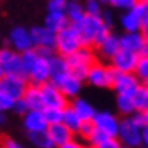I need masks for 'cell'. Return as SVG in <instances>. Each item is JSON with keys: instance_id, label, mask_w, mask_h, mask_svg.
Wrapping results in <instances>:
<instances>
[{"instance_id": "cell-1", "label": "cell", "mask_w": 148, "mask_h": 148, "mask_svg": "<svg viewBox=\"0 0 148 148\" xmlns=\"http://www.w3.org/2000/svg\"><path fill=\"white\" fill-rule=\"evenodd\" d=\"M80 41H82V47H98L104 39L110 35V27L106 26L101 17H94V15H85L83 20L77 24H74Z\"/></svg>"}, {"instance_id": "cell-2", "label": "cell", "mask_w": 148, "mask_h": 148, "mask_svg": "<svg viewBox=\"0 0 148 148\" xmlns=\"http://www.w3.org/2000/svg\"><path fill=\"white\" fill-rule=\"evenodd\" d=\"M80 47H82V41L80 36L76 30L74 26H66L65 29L56 33V39H55V53L62 58H68L74 55Z\"/></svg>"}, {"instance_id": "cell-3", "label": "cell", "mask_w": 148, "mask_h": 148, "mask_svg": "<svg viewBox=\"0 0 148 148\" xmlns=\"http://www.w3.org/2000/svg\"><path fill=\"white\" fill-rule=\"evenodd\" d=\"M65 60H66L70 73L74 77H77L83 82L86 79V74H88L91 65L95 62V56H94V53L89 47H80L74 55L65 58Z\"/></svg>"}, {"instance_id": "cell-4", "label": "cell", "mask_w": 148, "mask_h": 148, "mask_svg": "<svg viewBox=\"0 0 148 148\" xmlns=\"http://www.w3.org/2000/svg\"><path fill=\"white\" fill-rule=\"evenodd\" d=\"M140 132H142V129H139V127L130 119V116H127V118H123L119 121V130H118L116 139L119 140L121 147L138 148V147L142 145Z\"/></svg>"}, {"instance_id": "cell-5", "label": "cell", "mask_w": 148, "mask_h": 148, "mask_svg": "<svg viewBox=\"0 0 148 148\" xmlns=\"http://www.w3.org/2000/svg\"><path fill=\"white\" fill-rule=\"evenodd\" d=\"M113 74H115V71L110 66L100 62H94L85 80H88V83H91L95 88H110L113 83Z\"/></svg>"}, {"instance_id": "cell-6", "label": "cell", "mask_w": 148, "mask_h": 148, "mask_svg": "<svg viewBox=\"0 0 148 148\" xmlns=\"http://www.w3.org/2000/svg\"><path fill=\"white\" fill-rule=\"evenodd\" d=\"M119 121L121 119L110 110H97L95 116L92 118V124L107 138H116L119 130Z\"/></svg>"}, {"instance_id": "cell-7", "label": "cell", "mask_w": 148, "mask_h": 148, "mask_svg": "<svg viewBox=\"0 0 148 148\" xmlns=\"http://www.w3.org/2000/svg\"><path fill=\"white\" fill-rule=\"evenodd\" d=\"M0 66L3 68L5 76H20L24 77L23 65H21V56L20 53L14 51L12 49H0Z\"/></svg>"}, {"instance_id": "cell-8", "label": "cell", "mask_w": 148, "mask_h": 148, "mask_svg": "<svg viewBox=\"0 0 148 148\" xmlns=\"http://www.w3.org/2000/svg\"><path fill=\"white\" fill-rule=\"evenodd\" d=\"M27 79L20 76H3L0 80V92L8 95L15 101L18 98H23L26 88H27Z\"/></svg>"}, {"instance_id": "cell-9", "label": "cell", "mask_w": 148, "mask_h": 148, "mask_svg": "<svg viewBox=\"0 0 148 148\" xmlns=\"http://www.w3.org/2000/svg\"><path fill=\"white\" fill-rule=\"evenodd\" d=\"M41 92L45 109H65L68 106V98L60 92V89L55 83L51 82L44 83L41 86Z\"/></svg>"}, {"instance_id": "cell-10", "label": "cell", "mask_w": 148, "mask_h": 148, "mask_svg": "<svg viewBox=\"0 0 148 148\" xmlns=\"http://www.w3.org/2000/svg\"><path fill=\"white\" fill-rule=\"evenodd\" d=\"M140 86L139 80L133 73H116L113 74L112 88L115 89L116 95H133L134 91Z\"/></svg>"}, {"instance_id": "cell-11", "label": "cell", "mask_w": 148, "mask_h": 148, "mask_svg": "<svg viewBox=\"0 0 148 148\" xmlns=\"http://www.w3.org/2000/svg\"><path fill=\"white\" fill-rule=\"evenodd\" d=\"M9 44H11V49L17 53H20V55L27 51V50H32L33 44H32L29 29L21 27V26L14 27L9 33Z\"/></svg>"}, {"instance_id": "cell-12", "label": "cell", "mask_w": 148, "mask_h": 148, "mask_svg": "<svg viewBox=\"0 0 148 148\" xmlns=\"http://www.w3.org/2000/svg\"><path fill=\"white\" fill-rule=\"evenodd\" d=\"M138 59L139 55H134V53L125 51V50H119L109 62H110V68L116 73H134Z\"/></svg>"}, {"instance_id": "cell-13", "label": "cell", "mask_w": 148, "mask_h": 148, "mask_svg": "<svg viewBox=\"0 0 148 148\" xmlns=\"http://www.w3.org/2000/svg\"><path fill=\"white\" fill-rule=\"evenodd\" d=\"M145 45H147V41L140 32H124L119 36L121 50H125V51H130L140 56L145 50Z\"/></svg>"}, {"instance_id": "cell-14", "label": "cell", "mask_w": 148, "mask_h": 148, "mask_svg": "<svg viewBox=\"0 0 148 148\" xmlns=\"http://www.w3.org/2000/svg\"><path fill=\"white\" fill-rule=\"evenodd\" d=\"M26 79L30 82V85L42 86L44 83L50 82V70H49V60L39 58L36 59V62L33 64V66L29 70Z\"/></svg>"}, {"instance_id": "cell-15", "label": "cell", "mask_w": 148, "mask_h": 148, "mask_svg": "<svg viewBox=\"0 0 148 148\" xmlns=\"http://www.w3.org/2000/svg\"><path fill=\"white\" fill-rule=\"evenodd\" d=\"M30 32V38H32V44L33 49H55V39H56V33L50 32L44 26H33L32 29H29Z\"/></svg>"}, {"instance_id": "cell-16", "label": "cell", "mask_w": 148, "mask_h": 148, "mask_svg": "<svg viewBox=\"0 0 148 148\" xmlns=\"http://www.w3.org/2000/svg\"><path fill=\"white\" fill-rule=\"evenodd\" d=\"M23 125L27 130V133L45 132L49 127L42 110H27L23 115Z\"/></svg>"}, {"instance_id": "cell-17", "label": "cell", "mask_w": 148, "mask_h": 148, "mask_svg": "<svg viewBox=\"0 0 148 148\" xmlns=\"http://www.w3.org/2000/svg\"><path fill=\"white\" fill-rule=\"evenodd\" d=\"M58 88L60 89V92L64 94L66 98H77L79 92L82 91V85L83 82L77 77H74L71 73H68L66 76H64L59 82L55 83Z\"/></svg>"}, {"instance_id": "cell-18", "label": "cell", "mask_w": 148, "mask_h": 148, "mask_svg": "<svg viewBox=\"0 0 148 148\" xmlns=\"http://www.w3.org/2000/svg\"><path fill=\"white\" fill-rule=\"evenodd\" d=\"M47 134H49V138H50V140H51V144H53L55 148L62 147L64 144H66V142H70L71 139H74L73 138L74 133L70 132L62 123L49 125L47 127Z\"/></svg>"}, {"instance_id": "cell-19", "label": "cell", "mask_w": 148, "mask_h": 148, "mask_svg": "<svg viewBox=\"0 0 148 148\" xmlns=\"http://www.w3.org/2000/svg\"><path fill=\"white\" fill-rule=\"evenodd\" d=\"M23 100L27 104L29 110H44V98H42V92H41V86L36 85H27L26 92L23 95Z\"/></svg>"}, {"instance_id": "cell-20", "label": "cell", "mask_w": 148, "mask_h": 148, "mask_svg": "<svg viewBox=\"0 0 148 148\" xmlns=\"http://www.w3.org/2000/svg\"><path fill=\"white\" fill-rule=\"evenodd\" d=\"M49 70H50V82L51 83L59 82L64 76H66L70 73L65 58L56 55V53L49 59Z\"/></svg>"}, {"instance_id": "cell-21", "label": "cell", "mask_w": 148, "mask_h": 148, "mask_svg": "<svg viewBox=\"0 0 148 148\" xmlns=\"http://www.w3.org/2000/svg\"><path fill=\"white\" fill-rule=\"evenodd\" d=\"M71 107H73V110L76 112V115L80 118L82 123H85V121H92V118L95 116V113H97V109L88 101V100L80 98V97L73 100Z\"/></svg>"}, {"instance_id": "cell-22", "label": "cell", "mask_w": 148, "mask_h": 148, "mask_svg": "<svg viewBox=\"0 0 148 148\" xmlns=\"http://www.w3.org/2000/svg\"><path fill=\"white\" fill-rule=\"evenodd\" d=\"M66 26H70L68 18H66L65 12H49L44 20V27H47L50 32L58 33Z\"/></svg>"}, {"instance_id": "cell-23", "label": "cell", "mask_w": 148, "mask_h": 148, "mask_svg": "<svg viewBox=\"0 0 148 148\" xmlns=\"http://www.w3.org/2000/svg\"><path fill=\"white\" fill-rule=\"evenodd\" d=\"M97 49H98L100 56L104 58V59H107V60H110V59L121 50V47H119V36L110 33V35L107 36L104 41L97 47Z\"/></svg>"}, {"instance_id": "cell-24", "label": "cell", "mask_w": 148, "mask_h": 148, "mask_svg": "<svg viewBox=\"0 0 148 148\" xmlns=\"http://www.w3.org/2000/svg\"><path fill=\"white\" fill-rule=\"evenodd\" d=\"M65 15H66V18H68V23L71 26H74V24L82 21L86 14H85L83 6L79 2H76V0H71L70 2L68 0V5H66V9H65Z\"/></svg>"}, {"instance_id": "cell-25", "label": "cell", "mask_w": 148, "mask_h": 148, "mask_svg": "<svg viewBox=\"0 0 148 148\" xmlns=\"http://www.w3.org/2000/svg\"><path fill=\"white\" fill-rule=\"evenodd\" d=\"M121 26H123L124 32H140L142 21L132 9H129V11H124V14L121 15Z\"/></svg>"}, {"instance_id": "cell-26", "label": "cell", "mask_w": 148, "mask_h": 148, "mask_svg": "<svg viewBox=\"0 0 148 148\" xmlns=\"http://www.w3.org/2000/svg\"><path fill=\"white\" fill-rule=\"evenodd\" d=\"M62 124L70 132H73L74 134L79 132L80 125H82V121H80V118L76 115V112L73 110L71 106H66L65 109L62 110Z\"/></svg>"}, {"instance_id": "cell-27", "label": "cell", "mask_w": 148, "mask_h": 148, "mask_svg": "<svg viewBox=\"0 0 148 148\" xmlns=\"http://www.w3.org/2000/svg\"><path fill=\"white\" fill-rule=\"evenodd\" d=\"M116 109L119 110V113H123L124 118L132 116L136 112L133 95H116Z\"/></svg>"}, {"instance_id": "cell-28", "label": "cell", "mask_w": 148, "mask_h": 148, "mask_svg": "<svg viewBox=\"0 0 148 148\" xmlns=\"http://www.w3.org/2000/svg\"><path fill=\"white\" fill-rule=\"evenodd\" d=\"M133 74L136 76V79L139 80L140 85L148 86V55H140L139 56Z\"/></svg>"}, {"instance_id": "cell-29", "label": "cell", "mask_w": 148, "mask_h": 148, "mask_svg": "<svg viewBox=\"0 0 148 148\" xmlns=\"http://www.w3.org/2000/svg\"><path fill=\"white\" fill-rule=\"evenodd\" d=\"M133 101L136 112H145L148 110V86L140 85L133 94Z\"/></svg>"}, {"instance_id": "cell-30", "label": "cell", "mask_w": 148, "mask_h": 148, "mask_svg": "<svg viewBox=\"0 0 148 148\" xmlns=\"http://www.w3.org/2000/svg\"><path fill=\"white\" fill-rule=\"evenodd\" d=\"M29 140L38 148H55L51 144V140L47 134V130L45 132H36V133H29Z\"/></svg>"}, {"instance_id": "cell-31", "label": "cell", "mask_w": 148, "mask_h": 148, "mask_svg": "<svg viewBox=\"0 0 148 148\" xmlns=\"http://www.w3.org/2000/svg\"><path fill=\"white\" fill-rule=\"evenodd\" d=\"M20 56H21V65H23V71H24V77H26L27 73H29V70L33 66V64L36 62L38 55H36L35 49H32V50H27V51L21 53Z\"/></svg>"}, {"instance_id": "cell-32", "label": "cell", "mask_w": 148, "mask_h": 148, "mask_svg": "<svg viewBox=\"0 0 148 148\" xmlns=\"http://www.w3.org/2000/svg\"><path fill=\"white\" fill-rule=\"evenodd\" d=\"M85 14L86 15H94V17H101L103 11H101V5H100L97 0H85L83 5Z\"/></svg>"}, {"instance_id": "cell-33", "label": "cell", "mask_w": 148, "mask_h": 148, "mask_svg": "<svg viewBox=\"0 0 148 148\" xmlns=\"http://www.w3.org/2000/svg\"><path fill=\"white\" fill-rule=\"evenodd\" d=\"M62 110L64 109H44V116L47 124L51 125V124H59L62 123Z\"/></svg>"}, {"instance_id": "cell-34", "label": "cell", "mask_w": 148, "mask_h": 148, "mask_svg": "<svg viewBox=\"0 0 148 148\" xmlns=\"http://www.w3.org/2000/svg\"><path fill=\"white\" fill-rule=\"evenodd\" d=\"M132 11L138 15V18L142 21V24L148 20V2H136Z\"/></svg>"}, {"instance_id": "cell-35", "label": "cell", "mask_w": 148, "mask_h": 148, "mask_svg": "<svg viewBox=\"0 0 148 148\" xmlns=\"http://www.w3.org/2000/svg\"><path fill=\"white\" fill-rule=\"evenodd\" d=\"M106 139H107V136H106V134H104V133H101V132H100V130H97L95 127H94V130H92V133H91V134H89V136L86 138L85 140H86V142L89 144V148H94V147H95V145H98V144H101L103 140H106Z\"/></svg>"}, {"instance_id": "cell-36", "label": "cell", "mask_w": 148, "mask_h": 148, "mask_svg": "<svg viewBox=\"0 0 148 148\" xmlns=\"http://www.w3.org/2000/svg\"><path fill=\"white\" fill-rule=\"evenodd\" d=\"M66 5H68V0H49L47 8H49V12H65Z\"/></svg>"}, {"instance_id": "cell-37", "label": "cell", "mask_w": 148, "mask_h": 148, "mask_svg": "<svg viewBox=\"0 0 148 148\" xmlns=\"http://www.w3.org/2000/svg\"><path fill=\"white\" fill-rule=\"evenodd\" d=\"M109 3L116 9H121V11H129L132 9L136 0H109Z\"/></svg>"}, {"instance_id": "cell-38", "label": "cell", "mask_w": 148, "mask_h": 148, "mask_svg": "<svg viewBox=\"0 0 148 148\" xmlns=\"http://www.w3.org/2000/svg\"><path fill=\"white\" fill-rule=\"evenodd\" d=\"M92 130H94V124H92V121H85V123H82V125H80V129H79L77 134H79L80 138L86 139V138H88L89 134L92 133Z\"/></svg>"}, {"instance_id": "cell-39", "label": "cell", "mask_w": 148, "mask_h": 148, "mask_svg": "<svg viewBox=\"0 0 148 148\" xmlns=\"http://www.w3.org/2000/svg\"><path fill=\"white\" fill-rule=\"evenodd\" d=\"M12 106H14V100L0 92V112L5 113L6 110H12Z\"/></svg>"}, {"instance_id": "cell-40", "label": "cell", "mask_w": 148, "mask_h": 148, "mask_svg": "<svg viewBox=\"0 0 148 148\" xmlns=\"http://www.w3.org/2000/svg\"><path fill=\"white\" fill-rule=\"evenodd\" d=\"M12 110H14L15 113H18V115H24V113L29 110V107H27V104H26V101H24L23 98H18V100H15V101H14Z\"/></svg>"}, {"instance_id": "cell-41", "label": "cell", "mask_w": 148, "mask_h": 148, "mask_svg": "<svg viewBox=\"0 0 148 148\" xmlns=\"http://www.w3.org/2000/svg\"><path fill=\"white\" fill-rule=\"evenodd\" d=\"M94 148H121V144L116 138H107L106 140H103L101 144L95 145Z\"/></svg>"}, {"instance_id": "cell-42", "label": "cell", "mask_w": 148, "mask_h": 148, "mask_svg": "<svg viewBox=\"0 0 148 148\" xmlns=\"http://www.w3.org/2000/svg\"><path fill=\"white\" fill-rule=\"evenodd\" d=\"M36 55L42 59H47L49 60L53 55H55V49H45V47H41V49H35Z\"/></svg>"}, {"instance_id": "cell-43", "label": "cell", "mask_w": 148, "mask_h": 148, "mask_svg": "<svg viewBox=\"0 0 148 148\" xmlns=\"http://www.w3.org/2000/svg\"><path fill=\"white\" fill-rule=\"evenodd\" d=\"M130 119L133 121V123L134 124H136L138 127H139V129H144V118H142V112H134L133 113V115L130 116Z\"/></svg>"}, {"instance_id": "cell-44", "label": "cell", "mask_w": 148, "mask_h": 148, "mask_svg": "<svg viewBox=\"0 0 148 148\" xmlns=\"http://www.w3.org/2000/svg\"><path fill=\"white\" fill-rule=\"evenodd\" d=\"M59 148H85V147L82 145V142H79V140H76V139H71L70 142L64 144L62 147H59Z\"/></svg>"}, {"instance_id": "cell-45", "label": "cell", "mask_w": 148, "mask_h": 148, "mask_svg": "<svg viewBox=\"0 0 148 148\" xmlns=\"http://www.w3.org/2000/svg\"><path fill=\"white\" fill-rule=\"evenodd\" d=\"M140 139H142V145L148 148V127H144L140 132Z\"/></svg>"}, {"instance_id": "cell-46", "label": "cell", "mask_w": 148, "mask_h": 148, "mask_svg": "<svg viewBox=\"0 0 148 148\" xmlns=\"http://www.w3.org/2000/svg\"><path fill=\"white\" fill-rule=\"evenodd\" d=\"M140 33H142V36L145 38V41L148 42V20L142 24V29H140Z\"/></svg>"}, {"instance_id": "cell-47", "label": "cell", "mask_w": 148, "mask_h": 148, "mask_svg": "<svg viewBox=\"0 0 148 148\" xmlns=\"http://www.w3.org/2000/svg\"><path fill=\"white\" fill-rule=\"evenodd\" d=\"M142 118H144V125L148 127V110L142 112Z\"/></svg>"}, {"instance_id": "cell-48", "label": "cell", "mask_w": 148, "mask_h": 148, "mask_svg": "<svg viewBox=\"0 0 148 148\" xmlns=\"http://www.w3.org/2000/svg\"><path fill=\"white\" fill-rule=\"evenodd\" d=\"M5 121H6V115H5L3 112H0V125L5 124Z\"/></svg>"}, {"instance_id": "cell-49", "label": "cell", "mask_w": 148, "mask_h": 148, "mask_svg": "<svg viewBox=\"0 0 148 148\" xmlns=\"http://www.w3.org/2000/svg\"><path fill=\"white\" fill-rule=\"evenodd\" d=\"M97 2L103 6V5H106V3H109V0H97Z\"/></svg>"}, {"instance_id": "cell-50", "label": "cell", "mask_w": 148, "mask_h": 148, "mask_svg": "<svg viewBox=\"0 0 148 148\" xmlns=\"http://www.w3.org/2000/svg\"><path fill=\"white\" fill-rule=\"evenodd\" d=\"M3 76H5V73H3V68H2V66H0V80L3 79Z\"/></svg>"}, {"instance_id": "cell-51", "label": "cell", "mask_w": 148, "mask_h": 148, "mask_svg": "<svg viewBox=\"0 0 148 148\" xmlns=\"http://www.w3.org/2000/svg\"><path fill=\"white\" fill-rule=\"evenodd\" d=\"M142 55H148V42H147V45H145V50H144Z\"/></svg>"}, {"instance_id": "cell-52", "label": "cell", "mask_w": 148, "mask_h": 148, "mask_svg": "<svg viewBox=\"0 0 148 148\" xmlns=\"http://www.w3.org/2000/svg\"><path fill=\"white\" fill-rule=\"evenodd\" d=\"M136 2H148V0H136Z\"/></svg>"}, {"instance_id": "cell-53", "label": "cell", "mask_w": 148, "mask_h": 148, "mask_svg": "<svg viewBox=\"0 0 148 148\" xmlns=\"http://www.w3.org/2000/svg\"><path fill=\"white\" fill-rule=\"evenodd\" d=\"M138 148H147V147H144V145H140V147H138Z\"/></svg>"}, {"instance_id": "cell-54", "label": "cell", "mask_w": 148, "mask_h": 148, "mask_svg": "<svg viewBox=\"0 0 148 148\" xmlns=\"http://www.w3.org/2000/svg\"><path fill=\"white\" fill-rule=\"evenodd\" d=\"M121 148H127V147H121Z\"/></svg>"}, {"instance_id": "cell-55", "label": "cell", "mask_w": 148, "mask_h": 148, "mask_svg": "<svg viewBox=\"0 0 148 148\" xmlns=\"http://www.w3.org/2000/svg\"><path fill=\"white\" fill-rule=\"evenodd\" d=\"M20 148H23V147H21V145H20Z\"/></svg>"}]
</instances>
